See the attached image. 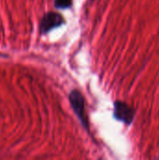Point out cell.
<instances>
[{
  "mask_svg": "<svg viewBox=\"0 0 159 160\" xmlns=\"http://www.w3.org/2000/svg\"><path fill=\"white\" fill-rule=\"evenodd\" d=\"M69 101L73 108L74 112L78 116V118L81 120L82 126H84L86 128H88V121L87 117L85 115V110H84V98L82 95L78 90H72L69 94Z\"/></svg>",
  "mask_w": 159,
  "mask_h": 160,
  "instance_id": "1",
  "label": "cell"
},
{
  "mask_svg": "<svg viewBox=\"0 0 159 160\" xmlns=\"http://www.w3.org/2000/svg\"><path fill=\"white\" fill-rule=\"evenodd\" d=\"M72 5V0H55L54 6L56 8L59 9H65L70 8Z\"/></svg>",
  "mask_w": 159,
  "mask_h": 160,
  "instance_id": "4",
  "label": "cell"
},
{
  "mask_svg": "<svg viewBox=\"0 0 159 160\" xmlns=\"http://www.w3.org/2000/svg\"><path fill=\"white\" fill-rule=\"evenodd\" d=\"M64 23V18L57 12H49L42 18L39 25L41 34H47L52 29L61 26Z\"/></svg>",
  "mask_w": 159,
  "mask_h": 160,
  "instance_id": "2",
  "label": "cell"
},
{
  "mask_svg": "<svg viewBox=\"0 0 159 160\" xmlns=\"http://www.w3.org/2000/svg\"><path fill=\"white\" fill-rule=\"evenodd\" d=\"M113 114H114V117L117 120L122 121V122L129 125L134 119L135 111L133 110L132 107H130L126 102L116 101L114 103V112H113Z\"/></svg>",
  "mask_w": 159,
  "mask_h": 160,
  "instance_id": "3",
  "label": "cell"
}]
</instances>
